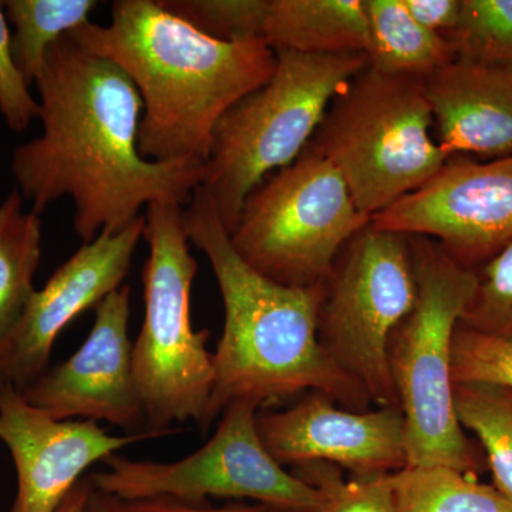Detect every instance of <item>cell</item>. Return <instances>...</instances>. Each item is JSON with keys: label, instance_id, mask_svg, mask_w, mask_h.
Listing matches in <instances>:
<instances>
[{"label": "cell", "instance_id": "6da1fadb", "mask_svg": "<svg viewBox=\"0 0 512 512\" xmlns=\"http://www.w3.org/2000/svg\"><path fill=\"white\" fill-rule=\"evenodd\" d=\"M43 131L13 151V177L32 211L69 195L83 244L123 231L154 202L183 207L205 164L160 163L138 150L143 101L116 63L70 33L49 47L35 83Z\"/></svg>", "mask_w": 512, "mask_h": 512}, {"label": "cell", "instance_id": "7a4b0ae2", "mask_svg": "<svg viewBox=\"0 0 512 512\" xmlns=\"http://www.w3.org/2000/svg\"><path fill=\"white\" fill-rule=\"evenodd\" d=\"M70 35L130 77L143 101L138 150L160 163H207L222 117L276 69L264 40L214 39L160 0H116L110 25L89 22Z\"/></svg>", "mask_w": 512, "mask_h": 512}, {"label": "cell", "instance_id": "3957f363", "mask_svg": "<svg viewBox=\"0 0 512 512\" xmlns=\"http://www.w3.org/2000/svg\"><path fill=\"white\" fill-rule=\"evenodd\" d=\"M188 239L207 255L224 303L214 353V387L200 429L207 433L229 404L284 402L318 392L343 409L366 412L370 400L323 350L318 315L323 285L285 286L259 274L232 247L217 205L202 185L184 211Z\"/></svg>", "mask_w": 512, "mask_h": 512}, {"label": "cell", "instance_id": "277c9868", "mask_svg": "<svg viewBox=\"0 0 512 512\" xmlns=\"http://www.w3.org/2000/svg\"><path fill=\"white\" fill-rule=\"evenodd\" d=\"M417 298L390 338L389 365L406 423L407 466H446L476 477L480 458L454 409V333L477 286L437 242L409 235Z\"/></svg>", "mask_w": 512, "mask_h": 512}, {"label": "cell", "instance_id": "5b68a950", "mask_svg": "<svg viewBox=\"0 0 512 512\" xmlns=\"http://www.w3.org/2000/svg\"><path fill=\"white\" fill-rule=\"evenodd\" d=\"M433 126L424 79L367 63L336 94L308 147L335 165L356 207L372 218L447 163Z\"/></svg>", "mask_w": 512, "mask_h": 512}, {"label": "cell", "instance_id": "8992f818", "mask_svg": "<svg viewBox=\"0 0 512 512\" xmlns=\"http://www.w3.org/2000/svg\"><path fill=\"white\" fill-rule=\"evenodd\" d=\"M367 63L365 55L279 50L271 80L222 117L212 134L201 185L229 234L248 195L301 156L336 94Z\"/></svg>", "mask_w": 512, "mask_h": 512}, {"label": "cell", "instance_id": "52a82bcc", "mask_svg": "<svg viewBox=\"0 0 512 512\" xmlns=\"http://www.w3.org/2000/svg\"><path fill=\"white\" fill-rule=\"evenodd\" d=\"M144 217L150 255L133 375L146 416L144 430L163 437L175 423L195 421L201 427L214 387V353L207 348L210 330L192 329L191 291L198 264L190 252L183 207L154 202Z\"/></svg>", "mask_w": 512, "mask_h": 512}, {"label": "cell", "instance_id": "ba28073f", "mask_svg": "<svg viewBox=\"0 0 512 512\" xmlns=\"http://www.w3.org/2000/svg\"><path fill=\"white\" fill-rule=\"evenodd\" d=\"M369 222L335 165L306 147L248 195L229 237L259 274L312 288L325 284L342 249Z\"/></svg>", "mask_w": 512, "mask_h": 512}, {"label": "cell", "instance_id": "9c48e42d", "mask_svg": "<svg viewBox=\"0 0 512 512\" xmlns=\"http://www.w3.org/2000/svg\"><path fill=\"white\" fill-rule=\"evenodd\" d=\"M416 298L409 235L370 222L345 245L323 284L320 345L377 407H400L389 343Z\"/></svg>", "mask_w": 512, "mask_h": 512}, {"label": "cell", "instance_id": "30bf717a", "mask_svg": "<svg viewBox=\"0 0 512 512\" xmlns=\"http://www.w3.org/2000/svg\"><path fill=\"white\" fill-rule=\"evenodd\" d=\"M259 406L229 404L207 443L174 463L131 460L113 454L106 470L94 473L93 487L121 498L165 497L188 503L208 498L252 500L285 512H312L322 504L319 488L286 471L266 450L256 427Z\"/></svg>", "mask_w": 512, "mask_h": 512}, {"label": "cell", "instance_id": "8fae6325", "mask_svg": "<svg viewBox=\"0 0 512 512\" xmlns=\"http://www.w3.org/2000/svg\"><path fill=\"white\" fill-rule=\"evenodd\" d=\"M370 224L433 239L457 264L474 269L512 242V156L487 163L448 158Z\"/></svg>", "mask_w": 512, "mask_h": 512}, {"label": "cell", "instance_id": "7c38bea8", "mask_svg": "<svg viewBox=\"0 0 512 512\" xmlns=\"http://www.w3.org/2000/svg\"><path fill=\"white\" fill-rule=\"evenodd\" d=\"M144 229L146 217L141 215L116 234L101 232L56 269L0 346V387L23 392L46 372L60 332L80 313L96 309L106 296L121 288Z\"/></svg>", "mask_w": 512, "mask_h": 512}, {"label": "cell", "instance_id": "4fadbf2b", "mask_svg": "<svg viewBox=\"0 0 512 512\" xmlns=\"http://www.w3.org/2000/svg\"><path fill=\"white\" fill-rule=\"evenodd\" d=\"M256 427L266 450L284 467L328 463L355 477H377L409 464L400 407L355 412L309 392L281 412L258 413Z\"/></svg>", "mask_w": 512, "mask_h": 512}, {"label": "cell", "instance_id": "5bb4252c", "mask_svg": "<svg viewBox=\"0 0 512 512\" xmlns=\"http://www.w3.org/2000/svg\"><path fill=\"white\" fill-rule=\"evenodd\" d=\"M130 296V286H121L96 306V320L82 348L23 390L30 404L56 420L107 421L121 429H146L128 336Z\"/></svg>", "mask_w": 512, "mask_h": 512}, {"label": "cell", "instance_id": "9a60e30c", "mask_svg": "<svg viewBox=\"0 0 512 512\" xmlns=\"http://www.w3.org/2000/svg\"><path fill=\"white\" fill-rule=\"evenodd\" d=\"M158 437L150 431L110 436L97 421L56 420L19 390L0 387V441L9 448L18 476L10 512H56L87 468Z\"/></svg>", "mask_w": 512, "mask_h": 512}, {"label": "cell", "instance_id": "2e32d148", "mask_svg": "<svg viewBox=\"0 0 512 512\" xmlns=\"http://www.w3.org/2000/svg\"><path fill=\"white\" fill-rule=\"evenodd\" d=\"M448 158L512 156V62L456 59L424 79Z\"/></svg>", "mask_w": 512, "mask_h": 512}, {"label": "cell", "instance_id": "e0dca14e", "mask_svg": "<svg viewBox=\"0 0 512 512\" xmlns=\"http://www.w3.org/2000/svg\"><path fill=\"white\" fill-rule=\"evenodd\" d=\"M262 40L275 52L367 57L365 0H269Z\"/></svg>", "mask_w": 512, "mask_h": 512}, {"label": "cell", "instance_id": "ac0fdd59", "mask_svg": "<svg viewBox=\"0 0 512 512\" xmlns=\"http://www.w3.org/2000/svg\"><path fill=\"white\" fill-rule=\"evenodd\" d=\"M370 47L367 62L382 72L426 79L456 59L446 37L421 26L403 0H365Z\"/></svg>", "mask_w": 512, "mask_h": 512}, {"label": "cell", "instance_id": "d6986e66", "mask_svg": "<svg viewBox=\"0 0 512 512\" xmlns=\"http://www.w3.org/2000/svg\"><path fill=\"white\" fill-rule=\"evenodd\" d=\"M40 258L42 220L16 188L0 204V346L28 311Z\"/></svg>", "mask_w": 512, "mask_h": 512}, {"label": "cell", "instance_id": "ffe728a7", "mask_svg": "<svg viewBox=\"0 0 512 512\" xmlns=\"http://www.w3.org/2000/svg\"><path fill=\"white\" fill-rule=\"evenodd\" d=\"M393 512H512L494 485L446 466H407L389 474Z\"/></svg>", "mask_w": 512, "mask_h": 512}, {"label": "cell", "instance_id": "44dd1931", "mask_svg": "<svg viewBox=\"0 0 512 512\" xmlns=\"http://www.w3.org/2000/svg\"><path fill=\"white\" fill-rule=\"evenodd\" d=\"M99 3L94 0H8L3 2L12 23V52L29 86L45 64L47 50L57 40L90 22Z\"/></svg>", "mask_w": 512, "mask_h": 512}, {"label": "cell", "instance_id": "7402d4cb", "mask_svg": "<svg viewBox=\"0 0 512 512\" xmlns=\"http://www.w3.org/2000/svg\"><path fill=\"white\" fill-rule=\"evenodd\" d=\"M461 427L483 444L494 487L512 503V390L495 384H454Z\"/></svg>", "mask_w": 512, "mask_h": 512}, {"label": "cell", "instance_id": "603a6c76", "mask_svg": "<svg viewBox=\"0 0 512 512\" xmlns=\"http://www.w3.org/2000/svg\"><path fill=\"white\" fill-rule=\"evenodd\" d=\"M447 40L461 59L512 62V0H461Z\"/></svg>", "mask_w": 512, "mask_h": 512}, {"label": "cell", "instance_id": "cb8c5ba5", "mask_svg": "<svg viewBox=\"0 0 512 512\" xmlns=\"http://www.w3.org/2000/svg\"><path fill=\"white\" fill-rule=\"evenodd\" d=\"M205 35L222 42L262 40L269 0H160Z\"/></svg>", "mask_w": 512, "mask_h": 512}, {"label": "cell", "instance_id": "d4e9b609", "mask_svg": "<svg viewBox=\"0 0 512 512\" xmlns=\"http://www.w3.org/2000/svg\"><path fill=\"white\" fill-rule=\"evenodd\" d=\"M458 326L483 335L512 338V242L477 271L476 291Z\"/></svg>", "mask_w": 512, "mask_h": 512}, {"label": "cell", "instance_id": "484cf974", "mask_svg": "<svg viewBox=\"0 0 512 512\" xmlns=\"http://www.w3.org/2000/svg\"><path fill=\"white\" fill-rule=\"evenodd\" d=\"M291 473L322 491V504L312 512H393L389 474L345 480L339 467L328 463L293 467Z\"/></svg>", "mask_w": 512, "mask_h": 512}, {"label": "cell", "instance_id": "4316f807", "mask_svg": "<svg viewBox=\"0 0 512 512\" xmlns=\"http://www.w3.org/2000/svg\"><path fill=\"white\" fill-rule=\"evenodd\" d=\"M453 384H495L512 390V338L458 326L451 355Z\"/></svg>", "mask_w": 512, "mask_h": 512}, {"label": "cell", "instance_id": "83f0119b", "mask_svg": "<svg viewBox=\"0 0 512 512\" xmlns=\"http://www.w3.org/2000/svg\"><path fill=\"white\" fill-rule=\"evenodd\" d=\"M29 87L13 57L12 35L0 2V111L15 133H22L40 117L39 101L33 99Z\"/></svg>", "mask_w": 512, "mask_h": 512}, {"label": "cell", "instance_id": "f1b7e54d", "mask_svg": "<svg viewBox=\"0 0 512 512\" xmlns=\"http://www.w3.org/2000/svg\"><path fill=\"white\" fill-rule=\"evenodd\" d=\"M86 512H285L262 504H229L214 507L210 503H188L173 497L121 498L93 488Z\"/></svg>", "mask_w": 512, "mask_h": 512}, {"label": "cell", "instance_id": "f546056e", "mask_svg": "<svg viewBox=\"0 0 512 512\" xmlns=\"http://www.w3.org/2000/svg\"><path fill=\"white\" fill-rule=\"evenodd\" d=\"M417 22L424 28L446 37L456 29L461 0H403Z\"/></svg>", "mask_w": 512, "mask_h": 512}, {"label": "cell", "instance_id": "4dcf8cb0", "mask_svg": "<svg viewBox=\"0 0 512 512\" xmlns=\"http://www.w3.org/2000/svg\"><path fill=\"white\" fill-rule=\"evenodd\" d=\"M93 488L92 478L90 476L83 477L79 483L74 485L73 490L64 498L56 512H86L87 500H89Z\"/></svg>", "mask_w": 512, "mask_h": 512}]
</instances>
